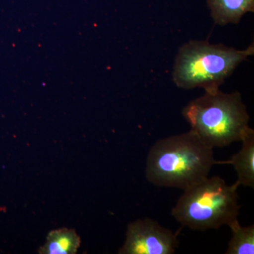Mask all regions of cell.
Segmentation results:
<instances>
[{"label": "cell", "instance_id": "obj_3", "mask_svg": "<svg viewBox=\"0 0 254 254\" xmlns=\"http://www.w3.org/2000/svg\"><path fill=\"white\" fill-rule=\"evenodd\" d=\"M254 54V43L247 49L237 50L208 41L187 42L175 58L173 82L182 89L216 91L241 63Z\"/></svg>", "mask_w": 254, "mask_h": 254}, {"label": "cell", "instance_id": "obj_4", "mask_svg": "<svg viewBox=\"0 0 254 254\" xmlns=\"http://www.w3.org/2000/svg\"><path fill=\"white\" fill-rule=\"evenodd\" d=\"M219 176L206 177L184 190L172 209L173 218L182 226L195 231L218 230L238 220V188Z\"/></svg>", "mask_w": 254, "mask_h": 254}, {"label": "cell", "instance_id": "obj_5", "mask_svg": "<svg viewBox=\"0 0 254 254\" xmlns=\"http://www.w3.org/2000/svg\"><path fill=\"white\" fill-rule=\"evenodd\" d=\"M179 246L176 234L153 219H139L127 226L120 254H173Z\"/></svg>", "mask_w": 254, "mask_h": 254}, {"label": "cell", "instance_id": "obj_8", "mask_svg": "<svg viewBox=\"0 0 254 254\" xmlns=\"http://www.w3.org/2000/svg\"><path fill=\"white\" fill-rule=\"evenodd\" d=\"M81 240L74 230L67 228L53 230L48 234L46 244L40 248L41 254H74Z\"/></svg>", "mask_w": 254, "mask_h": 254}, {"label": "cell", "instance_id": "obj_2", "mask_svg": "<svg viewBox=\"0 0 254 254\" xmlns=\"http://www.w3.org/2000/svg\"><path fill=\"white\" fill-rule=\"evenodd\" d=\"M190 130L212 148L240 141L250 128V115L240 92L205 91L182 110Z\"/></svg>", "mask_w": 254, "mask_h": 254}, {"label": "cell", "instance_id": "obj_9", "mask_svg": "<svg viewBox=\"0 0 254 254\" xmlns=\"http://www.w3.org/2000/svg\"><path fill=\"white\" fill-rule=\"evenodd\" d=\"M232 237L228 243L226 254H254V225L243 227L238 220L229 225Z\"/></svg>", "mask_w": 254, "mask_h": 254}, {"label": "cell", "instance_id": "obj_7", "mask_svg": "<svg viewBox=\"0 0 254 254\" xmlns=\"http://www.w3.org/2000/svg\"><path fill=\"white\" fill-rule=\"evenodd\" d=\"M214 23L237 24L246 14L254 11V0H207Z\"/></svg>", "mask_w": 254, "mask_h": 254}, {"label": "cell", "instance_id": "obj_6", "mask_svg": "<svg viewBox=\"0 0 254 254\" xmlns=\"http://www.w3.org/2000/svg\"><path fill=\"white\" fill-rule=\"evenodd\" d=\"M242 148L227 161L218 164H230L237 173V183L240 186L254 188V130L249 128L241 139Z\"/></svg>", "mask_w": 254, "mask_h": 254}, {"label": "cell", "instance_id": "obj_1", "mask_svg": "<svg viewBox=\"0 0 254 254\" xmlns=\"http://www.w3.org/2000/svg\"><path fill=\"white\" fill-rule=\"evenodd\" d=\"M213 149L191 130L161 138L148 152L145 178L156 187L186 190L208 177L218 164Z\"/></svg>", "mask_w": 254, "mask_h": 254}]
</instances>
